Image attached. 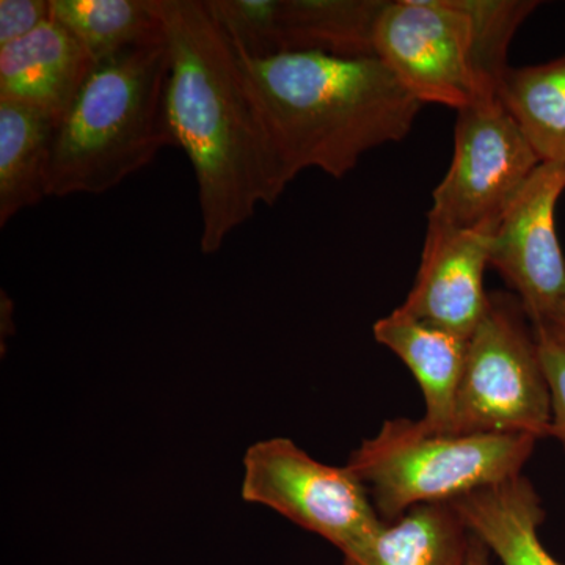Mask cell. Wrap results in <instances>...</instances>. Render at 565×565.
I'll use <instances>...</instances> for the list:
<instances>
[{
  "mask_svg": "<svg viewBox=\"0 0 565 565\" xmlns=\"http://www.w3.org/2000/svg\"><path fill=\"white\" fill-rule=\"evenodd\" d=\"M471 539L451 503L416 505L343 552L344 565H467Z\"/></svg>",
  "mask_w": 565,
  "mask_h": 565,
  "instance_id": "15",
  "label": "cell"
},
{
  "mask_svg": "<svg viewBox=\"0 0 565 565\" xmlns=\"http://www.w3.org/2000/svg\"><path fill=\"white\" fill-rule=\"evenodd\" d=\"M166 33L96 63L55 131L50 196L102 195L174 147Z\"/></svg>",
  "mask_w": 565,
  "mask_h": 565,
  "instance_id": "3",
  "label": "cell"
},
{
  "mask_svg": "<svg viewBox=\"0 0 565 565\" xmlns=\"http://www.w3.org/2000/svg\"><path fill=\"white\" fill-rule=\"evenodd\" d=\"M93 68L95 62L79 40L47 20L0 47V99L29 104L61 122Z\"/></svg>",
  "mask_w": 565,
  "mask_h": 565,
  "instance_id": "11",
  "label": "cell"
},
{
  "mask_svg": "<svg viewBox=\"0 0 565 565\" xmlns=\"http://www.w3.org/2000/svg\"><path fill=\"white\" fill-rule=\"evenodd\" d=\"M169 44L167 125L199 189L204 255L221 250L289 178L245 82L232 41L204 0H154Z\"/></svg>",
  "mask_w": 565,
  "mask_h": 565,
  "instance_id": "1",
  "label": "cell"
},
{
  "mask_svg": "<svg viewBox=\"0 0 565 565\" xmlns=\"http://www.w3.org/2000/svg\"><path fill=\"white\" fill-rule=\"evenodd\" d=\"M47 20L50 0H0V47L24 39Z\"/></svg>",
  "mask_w": 565,
  "mask_h": 565,
  "instance_id": "20",
  "label": "cell"
},
{
  "mask_svg": "<svg viewBox=\"0 0 565 565\" xmlns=\"http://www.w3.org/2000/svg\"><path fill=\"white\" fill-rule=\"evenodd\" d=\"M57 125L44 110L0 99V225L50 196Z\"/></svg>",
  "mask_w": 565,
  "mask_h": 565,
  "instance_id": "16",
  "label": "cell"
},
{
  "mask_svg": "<svg viewBox=\"0 0 565 565\" xmlns=\"http://www.w3.org/2000/svg\"><path fill=\"white\" fill-rule=\"evenodd\" d=\"M386 0H275V55L323 52L371 57Z\"/></svg>",
  "mask_w": 565,
  "mask_h": 565,
  "instance_id": "14",
  "label": "cell"
},
{
  "mask_svg": "<svg viewBox=\"0 0 565 565\" xmlns=\"http://www.w3.org/2000/svg\"><path fill=\"white\" fill-rule=\"evenodd\" d=\"M535 438L522 434H437L414 419H388L345 467L366 487L385 523L423 504L456 498L522 475Z\"/></svg>",
  "mask_w": 565,
  "mask_h": 565,
  "instance_id": "4",
  "label": "cell"
},
{
  "mask_svg": "<svg viewBox=\"0 0 565 565\" xmlns=\"http://www.w3.org/2000/svg\"><path fill=\"white\" fill-rule=\"evenodd\" d=\"M494 228L457 230L427 223L415 285L401 310L470 340L489 302L484 275Z\"/></svg>",
  "mask_w": 565,
  "mask_h": 565,
  "instance_id": "10",
  "label": "cell"
},
{
  "mask_svg": "<svg viewBox=\"0 0 565 565\" xmlns=\"http://www.w3.org/2000/svg\"><path fill=\"white\" fill-rule=\"evenodd\" d=\"M534 333L552 396V437L565 449V348L542 327H534Z\"/></svg>",
  "mask_w": 565,
  "mask_h": 565,
  "instance_id": "19",
  "label": "cell"
},
{
  "mask_svg": "<svg viewBox=\"0 0 565 565\" xmlns=\"http://www.w3.org/2000/svg\"><path fill=\"white\" fill-rule=\"evenodd\" d=\"M470 533L503 565H561L539 539L544 509L533 484L520 475L451 501Z\"/></svg>",
  "mask_w": 565,
  "mask_h": 565,
  "instance_id": "13",
  "label": "cell"
},
{
  "mask_svg": "<svg viewBox=\"0 0 565 565\" xmlns=\"http://www.w3.org/2000/svg\"><path fill=\"white\" fill-rule=\"evenodd\" d=\"M467 565H490V550L475 535L471 539Z\"/></svg>",
  "mask_w": 565,
  "mask_h": 565,
  "instance_id": "22",
  "label": "cell"
},
{
  "mask_svg": "<svg viewBox=\"0 0 565 565\" xmlns=\"http://www.w3.org/2000/svg\"><path fill=\"white\" fill-rule=\"evenodd\" d=\"M374 54L423 106L459 111L498 99L462 0H386Z\"/></svg>",
  "mask_w": 565,
  "mask_h": 565,
  "instance_id": "6",
  "label": "cell"
},
{
  "mask_svg": "<svg viewBox=\"0 0 565 565\" xmlns=\"http://www.w3.org/2000/svg\"><path fill=\"white\" fill-rule=\"evenodd\" d=\"M498 99L542 163L565 166V55L541 65L509 66Z\"/></svg>",
  "mask_w": 565,
  "mask_h": 565,
  "instance_id": "17",
  "label": "cell"
},
{
  "mask_svg": "<svg viewBox=\"0 0 565 565\" xmlns=\"http://www.w3.org/2000/svg\"><path fill=\"white\" fill-rule=\"evenodd\" d=\"M236 52L291 182L308 169L345 177L366 152L404 140L422 111L423 104L375 55L252 58Z\"/></svg>",
  "mask_w": 565,
  "mask_h": 565,
  "instance_id": "2",
  "label": "cell"
},
{
  "mask_svg": "<svg viewBox=\"0 0 565 565\" xmlns=\"http://www.w3.org/2000/svg\"><path fill=\"white\" fill-rule=\"evenodd\" d=\"M374 338L396 353L415 375L426 404L419 419L437 434H449L468 340L404 313L399 307L374 323Z\"/></svg>",
  "mask_w": 565,
  "mask_h": 565,
  "instance_id": "12",
  "label": "cell"
},
{
  "mask_svg": "<svg viewBox=\"0 0 565 565\" xmlns=\"http://www.w3.org/2000/svg\"><path fill=\"white\" fill-rule=\"evenodd\" d=\"M533 327H542V329H545L546 332L555 338L557 343L563 344L565 348V303L561 305L555 313L550 316L544 323Z\"/></svg>",
  "mask_w": 565,
  "mask_h": 565,
  "instance_id": "21",
  "label": "cell"
},
{
  "mask_svg": "<svg viewBox=\"0 0 565 565\" xmlns=\"http://www.w3.org/2000/svg\"><path fill=\"white\" fill-rule=\"evenodd\" d=\"M243 463L244 501L273 509L341 553L385 523L348 467L319 462L289 438L256 441Z\"/></svg>",
  "mask_w": 565,
  "mask_h": 565,
  "instance_id": "7",
  "label": "cell"
},
{
  "mask_svg": "<svg viewBox=\"0 0 565 565\" xmlns=\"http://www.w3.org/2000/svg\"><path fill=\"white\" fill-rule=\"evenodd\" d=\"M51 20L73 33L93 62L166 33L154 0H50Z\"/></svg>",
  "mask_w": 565,
  "mask_h": 565,
  "instance_id": "18",
  "label": "cell"
},
{
  "mask_svg": "<svg viewBox=\"0 0 565 565\" xmlns=\"http://www.w3.org/2000/svg\"><path fill=\"white\" fill-rule=\"evenodd\" d=\"M552 418L533 323L519 297L489 294L468 340L449 434H522L539 440L552 437Z\"/></svg>",
  "mask_w": 565,
  "mask_h": 565,
  "instance_id": "5",
  "label": "cell"
},
{
  "mask_svg": "<svg viewBox=\"0 0 565 565\" xmlns=\"http://www.w3.org/2000/svg\"><path fill=\"white\" fill-rule=\"evenodd\" d=\"M541 163L500 99L457 111L455 154L433 193L427 223L494 228Z\"/></svg>",
  "mask_w": 565,
  "mask_h": 565,
  "instance_id": "8",
  "label": "cell"
},
{
  "mask_svg": "<svg viewBox=\"0 0 565 565\" xmlns=\"http://www.w3.org/2000/svg\"><path fill=\"white\" fill-rule=\"evenodd\" d=\"M564 191L565 166L541 163L492 234L490 266L514 289L533 326L565 303V258L555 223Z\"/></svg>",
  "mask_w": 565,
  "mask_h": 565,
  "instance_id": "9",
  "label": "cell"
}]
</instances>
